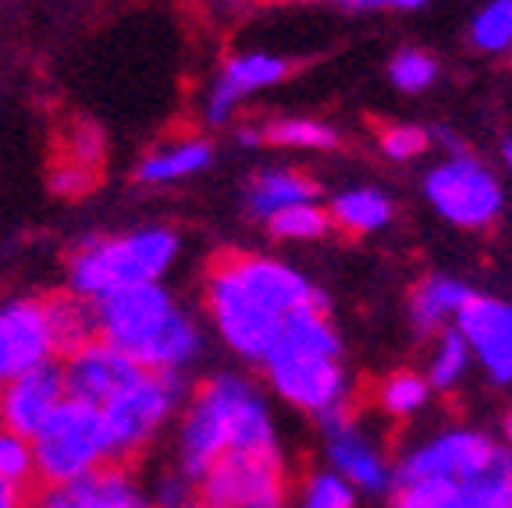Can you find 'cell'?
<instances>
[{"instance_id": "1", "label": "cell", "mask_w": 512, "mask_h": 508, "mask_svg": "<svg viewBox=\"0 0 512 508\" xmlns=\"http://www.w3.org/2000/svg\"><path fill=\"white\" fill-rule=\"evenodd\" d=\"M320 299L303 274L256 253H221L207 270V306L239 356L264 363L288 313Z\"/></svg>"}, {"instance_id": "2", "label": "cell", "mask_w": 512, "mask_h": 508, "mask_svg": "<svg viewBox=\"0 0 512 508\" xmlns=\"http://www.w3.org/2000/svg\"><path fill=\"white\" fill-rule=\"evenodd\" d=\"M96 320V338L121 349L153 374H182L200 352V331L178 310L171 295L157 285H132L89 302Z\"/></svg>"}, {"instance_id": "3", "label": "cell", "mask_w": 512, "mask_h": 508, "mask_svg": "<svg viewBox=\"0 0 512 508\" xmlns=\"http://www.w3.org/2000/svg\"><path fill=\"white\" fill-rule=\"evenodd\" d=\"M224 452H278L271 413L242 377H210L182 416V477L200 484Z\"/></svg>"}, {"instance_id": "4", "label": "cell", "mask_w": 512, "mask_h": 508, "mask_svg": "<svg viewBox=\"0 0 512 508\" xmlns=\"http://www.w3.org/2000/svg\"><path fill=\"white\" fill-rule=\"evenodd\" d=\"M178 253V235L171 228H146L118 239H86L68 256V292L86 302L111 292L157 281Z\"/></svg>"}, {"instance_id": "5", "label": "cell", "mask_w": 512, "mask_h": 508, "mask_svg": "<svg viewBox=\"0 0 512 508\" xmlns=\"http://www.w3.org/2000/svg\"><path fill=\"white\" fill-rule=\"evenodd\" d=\"M32 459L40 484H64L107 466V437L100 409L79 398H64L40 434L32 437Z\"/></svg>"}, {"instance_id": "6", "label": "cell", "mask_w": 512, "mask_h": 508, "mask_svg": "<svg viewBox=\"0 0 512 508\" xmlns=\"http://www.w3.org/2000/svg\"><path fill=\"white\" fill-rule=\"evenodd\" d=\"M182 398V374H153V370H146L132 388H125L107 405H100L107 437V462L111 466H125V462L136 459L160 434V427L171 420V413L178 409Z\"/></svg>"}, {"instance_id": "7", "label": "cell", "mask_w": 512, "mask_h": 508, "mask_svg": "<svg viewBox=\"0 0 512 508\" xmlns=\"http://www.w3.org/2000/svg\"><path fill=\"white\" fill-rule=\"evenodd\" d=\"M200 501L214 508H285L281 455L224 452L200 480Z\"/></svg>"}, {"instance_id": "8", "label": "cell", "mask_w": 512, "mask_h": 508, "mask_svg": "<svg viewBox=\"0 0 512 508\" xmlns=\"http://www.w3.org/2000/svg\"><path fill=\"white\" fill-rule=\"evenodd\" d=\"M427 196L438 207L441 217L463 228H480V224L495 221L498 207H502V192L498 182L470 157L448 160L427 178Z\"/></svg>"}, {"instance_id": "9", "label": "cell", "mask_w": 512, "mask_h": 508, "mask_svg": "<svg viewBox=\"0 0 512 508\" xmlns=\"http://www.w3.org/2000/svg\"><path fill=\"white\" fill-rule=\"evenodd\" d=\"M64 391L68 398H79L89 405H107L114 395H121L125 388L139 381L146 374L136 359H128L121 349L107 345L104 338H93L82 349H75L72 356H64Z\"/></svg>"}, {"instance_id": "10", "label": "cell", "mask_w": 512, "mask_h": 508, "mask_svg": "<svg viewBox=\"0 0 512 508\" xmlns=\"http://www.w3.org/2000/svg\"><path fill=\"white\" fill-rule=\"evenodd\" d=\"M64 398H68V391H64L61 359L29 366L0 388V427L15 430V434L32 441Z\"/></svg>"}, {"instance_id": "11", "label": "cell", "mask_w": 512, "mask_h": 508, "mask_svg": "<svg viewBox=\"0 0 512 508\" xmlns=\"http://www.w3.org/2000/svg\"><path fill=\"white\" fill-rule=\"evenodd\" d=\"M267 377L285 402L299 405L306 413H331L345 405V374L338 359L296 356V359H267Z\"/></svg>"}, {"instance_id": "12", "label": "cell", "mask_w": 512, "mask_h": 508, "mask_svg": "<svg viewBox=\"0 0 512 508\" xmlns=\"http://www.w3.org/2000/svg\"><path fill=\"white\" fill-rule=\"evenodd\" d=\"M54 356L43 299H15L0 306V388L29 366Z\"/></svg>"}, {"instance_id": "13", "label": "cell", "mask_w": 512, "mask_h": 508, "mask_svg": "<svg viewBox=\"0 0 512 508\" xmlns=\"http://www.w3.org/2000/svg\"><path fill=\"white\" fill-rule=\"evenodd\" d=\"M491 452H495V445L488 437L473 434V430H452V434L434 437L431 445H424L402 462L399 484L431 477L452 480V484H470L480 469L488 466Z\"/></svg>"}, {"instance_id": "14", "label": "cell", "mask_w": 512, "mask_h": 508, "mask_svg": "<svg viewBox=\"0 0 512 508\" xmlns=\"http://www.w3.org/2000/svg\"><path fill=\"white\" fill-rule=\"evenodd\" d=\"M32 508H157L136 491L125 466H100L64 484H43Z\"/></svg>"}, {"instance_id": "15", "label": "cell", "mask_w": 512, "mask_h": 508, "mask_svg": "<svg viewBox=\"0 0 512 508\" xmlns=\"http://www.w3.org/2000/svg\"><path fill=\"white\" fill-rule=\"evenodd\" d=\"M456 317L463 342L488 366V374L502 384H512V306L470 295V302Z\"/></svg>"}, {"instance_id": "16", "label": "cell", "mask_w": 512, "mask_h": 508, "mask_svg": "<svg viewBox=\"0 0 512 508\" xmlns=\"http://www.w3.org/2000/svg\"><path fill=\"white\" fill-rule=\"evenodd\" d=\"M288 72H292V64H288L285 57H274V54L232 57V61L224 64V72L217 75L214 89H210L207 118L224 121L228 118V111H232L239 100H246V96L256 93V89L274 86V82H281Z\"/></svg>"}, {"instance_id": "17", "label": "cell", "mask_w": 512, "mask_h": 508, "mask_svg": "<svg viewBox=\"0 0 512 508\" xmlns=\"http://www.w3.org/2000/svg\"><path fill=\"white\" fill-rule=\"evenodd\" d=\"M338 352H342V345H338L335 327L328 324L324 295H320V299H313L310 306H299L296 313H288L278 338H274L271 352H267V359H296V356L338 359Z\"/></svg>"}, {"instance_id": "18", "label": "cell", "mask_w": 512, "mask_h": 508, "mask_svg": "<svg viewBox=\"0 0 512 508\" xmlns=\"http://www.w3.org/2000/svg\"><path fill=\"white\" fill-rule=\"evenodd\" d=\"M43 313H47L50 342H54V356L64 359L72 356L75 349H82L86 342L96 338V320L93 306L86 299L72 292H57L43 299Z\"/></svg>"}, {"instance_id": "19", "label": "cell", "mask_w": 512, "mask_h": 508, "mask_svg": "<svg viewBox=\"0 0 512 508\" xmlns=\"http://www.w3.org/2000/svg\"><path fill=\"white\" fill-rule=\"evenodd\" d=\"M331 462H335L338 477L349 487H363V491H381L388 484V473H384V462L374 448L363 441L356 430L342 427L331 430Z\"/></svg>"}, {"instance_id": "20", "label": "cell", "mask_w": 512, "mask_h": 508, "mask_svg": "<svg viewBox=\"0 0 512 508\" xmlns=\"http://www.w3.org/2000/svg\"><path fill=\"white\" fill-rule=\"evenodd\" d=\"M210 160H214L210 143H203V139H182V143H171V146H164V150L139 160L136 178L143 185H168V182H178V178H189V175H196V171H203Z\"/></svg>"}, {"instance_id": "21", "label": "cell", "mask_w": 512, "mask_h": 508, "mask_svg": "<svg viewBox=\"0 0 512 508\" xmlns=\"http://www.w3.org/2000/svg\"><path fill=\"white\" fill-rule=\"evenodd\" d=\"M313 196H317V182L310 175H303V171H271V175H260L249 185V210L267 221L278 210L313 203Z\"/></svg>"}, {"instance_id": "22", "label": "cell", "mask_w": 512, "mask_h": 508, "mask_svg": "<svg viewBox=\"0 0 512 508\" xmlns=\"http://www.w3.org/2000/svg\"><path fill=\"white\" fill-rule=\"evenodd\" d=\"M463 508H512V452H491L488 466L463 484Z\"/></svg>"}, {"instance_id": "23", "label": "cell", "mask_w": 512, "mask_h": 508, "mask_svg": "<svg viewBox=\"0 0 512 508\" xmlns=\"http://www.w3.org/2000/svg\"><path fill=\"white\" fill-rule=\"evenodd\" d=\"M392 217V203L374 189H356L345 192L331 203V224H338L342 231H352V235H367V231H377L388 224Z\"/></svg>"}, {"instance_id": "24", "label": "cell", "mask_w": 512, "mask_h": 508, "mask_svg": "<svg viewBox=\"0 0 512 508\" xmlns=\"http://www.w3.org/2000/svg\"><path fill=\"white\" fill-rule=\"evenodd\" d=\"M470 288H463L459 281L452 278H431L424 285L416 288L413 295V317H416V327L420 331H431L438 327L448 313H459L470 302Z\"/></svg>"}, {"instance_id": "25", "label": "cell", "mask_w": 512, "mask_h": 508, "mask_svg": "<svg viewBox=\"0 0 512 508\" xmlns=\"http://www.w3.org/2000/svg\"><path fill=\"white\" fill-rule=\"evenodd\" d=\"M267 228H271V235H278V239H292V242L324 239L331 231V214L313 207V203H299V207L278 210L274 217H267Z\"/></svg>"}, {"instance_id": "26", "label": "cell", "mask_w": 512, "mask_h": 508, "mask_svg": "<svg viewBox=\"0 0 512 508\" xmlns=\"http://www.w3.org/2000/svg\"><path fill=\"white\" fill-rule=\"evenodd\" d=\"M260 139L274 146H296V150H328V146L338 143L328 125H317V121H306V118L271 121V125L260 132Z\"/></svg>"}, {"instance_id": "27", "label": "cell", "mask_w": 512, "mask_h": 508, "mask_svg": "<svg viewBox=\"0 0 512 508\" xmlns=\"http://www.w3.org/2000/svg\"><path fill=\"white\" fill-rule=\"evenodd\" d=\"M395 508H463V484L452 480H406Z\"/></svg>"}, {"instance_id": "28", "label": "cell", "mask_w": 512, "mask_h": 508, "mask_svg": "<svg viewBox=\"0 0 512 508\" xmlns=\"http://www.w3.org/2000/svg\"><path fill=\"white\" fill-rule=\"evenodd\" d=\"M0 480L15 487H29L36 480V459H32V441L15 430L0 427Z\"/></svg>"}, {"instance_id": "29", "label": "cell", "mask_w": 512, "mask_h": 508, "mask_svg": "<svg viewBox=\"0 0 512 508\" xmlns=\"http://www.w3.org/2000/svg\"><path fill=\"white\" fill-rule=\"evenodd\" d=\"M473 43L480 50L512 47V0H495L480 11L477 22H473Z\"/></svg>"}, {"instance_id": "30", "label": "cell", "mask_w": 512, "mask_h": 508, "mask_svg": "<svg viewBox=\"0 0 512 508\" xmlns=\"http://www.w3.org/2000/svg\"><path fill=\"white\" fill-rule=\"evenodd\" d=\"M466 363H470V345L463 342V334L459 331H448L431 359V384L452 388V384L466 374Z\"/></svg>"}, {"instance_id": "31", "label": "cell", "mask_w": 512, "mask_h": 508, "mask_svg": "<svg viewBox=\"0 0 512 508\" xmlns=\"http://www.w3.org/2000/svg\"><path fill=\"white\" fill-rule=\"evenodd\" d=\"M299 508H356V494L338 473H313L303 487Z\"/></svg>"}, {"instance_id": "32", "label": "cell", "mask_w": 512, "mask_h": 508, "mask_svg": "<svg viewBox=\"0 0 512 508\" xmlns=\"http://www.w3.org/2000/svg\"><path fill=\"white\" fill-rule=\"evenodd\" d=\"M427 402V381L416 374H395L392 381H384L381 405L392 416H409Z\"/></svg>"}, {"instance_id": "33", "label": "cell", "mask_w": 512, "mask_h": 508, "mask_svg": "<svg viewBox=\"0 0 512 508\" xmlns=\"http://www.w3.org/2000/svg\"><path fill=\"white\" fill-rule=\"evenodd\" d=\"M434 75H438V64L427 54H420V50H406V54H399L392 61V82L399 89H406V93L427 89L434 82Z\"/></svg>"}, {"instance_id": "34", "label": "cell", "mask_w": 512, "mask_h": 508, "mask_svg": "<svg viewBox=\"0 0 512 508\" xmlns=\"http://www.w3.org/2000/svg\"><path fill=\"white\" fill-rule=\"evenodd\" d=\"M381 146L388 157L395 160H406L416 157V153L427 150V135L420 128H406V125H395V128H384L381 132Z\"/></svg>"}, {"instance_id": "35", "label": "cell", "mask_w": 512, "mask_h": 508, "mask_svg": "<svg viewBox=\"0 0 512 508\" xmlns=\"http://www.w3.org/2000/svg\"><path fill=\"white\" fill-rule=\"evenodd\" d=\"M345 8H356V11H374V8H399V11H409V8H420L427 0H342Z\"/></svg>"}, {"instance_id": "36", "label": "cell", "mask_w": 512, "mask_h": 508, "mask_svg": "<svg viewBox=\"0 0 512 508\" xmlns=\"http://www.w3.org/2000/svg\"><path fill=\"white\" fill-rule=\"evenodd\" d=\"M25 505H29V498H25L22 487L0 480V508H25Z\"/></svg>"}, {"instance_id": "37", "label": "cell", "mask_w": 512, "mask_h": 508, "mask_svg": "<svg viewBox=\"0 0 512 508\" xmlns=\"http://www.w3.org/2000/svg\"><path fill=\"white\" fill-rule=\"evenodd\" d=\"M182 508H214V505H207V501H185Z\"/></svg>"}, {"instance_id": "38", "label": "cell", "mask_w": 512, "mask_h": 508, "mask_svg": "<svg viewBox=\"0 0 512 508\" xmlns=\"http://www.w3.org/2000/svg\"><path fill=\"white\" fill-rule=\"evenodd\" d=\"M505 160H509V167H512V143H505Z\"/></svg>"}, {"instance_id": "39", "label": "cell", "mask_w": 512, "mask_h": 508, "mask_svg": "<svg viewBox=\"0 0 512 508\" xmlns=\"http://www.w3.org/2000/svg\"><path fill=\"white\" fill-rule=\"evenodd\" d=\"M264 4H296V0H264Z\"/></svg>"}, {"instance_id": "40", "label": "cell", "mask_w": 512, "mask_h": 508, "mask_svg": "<svg viewBox=\"0 0 512 508\" xmlns=\"http://www.w3.org/2000/svg\"><path fill=\"white\" fill-rule=\"evenodd\" d=\"M505 430H509V441H512V409H509V423H505Z\"/></svg>"}, {"instance_id": "41", "label": "cell", "mask_w": 512, "mask_h": 508, "mask_svg": "<svg viewBox=\"0 0 512 508\" xmlns=\"http://www.w3.org/2000/svg\"><path fill=\"white\" fill-rule=\"evenodd\" d=\"M221 4H239V0H221Z\"/></svg>"}]
</instances>
